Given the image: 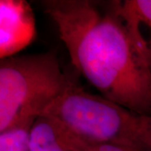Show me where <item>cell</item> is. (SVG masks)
<instances>
[{"label": "cell", "instance_id": "obj_1", "mask_svg": "<svg viewBox=\"0 0 151 151\" xmlns=\"http://www.w3.org/2000/svg\"><path fill=\"white\" fill-rule=\"evenodd\" d=\"M42 5L76 70L104 98L151 114L150 65L111 4L107 10L88 0H48Z\"/></svg>", "mask_w": 151, "mask_h": 151}, {"label": "cell", "instance_id": "obj_2", "mask_svg": "<svg viewBox=\"0 0 151 151\" xmlns=\"http://www.w3.org/2000/svg\"><path fill=\"white\" fill-rule=\"evenodd\" d=\"M41 116L87 140L151 151V114L133 111L82 88L72 78Z\"/></svg>", "mask_w": 151, "mask_h": 151}, {"label": "cell", "instance_id": "obj_3", "mask_svg": "<svg viewBox=\"0 0 151 151\" xmlns=\"http://www.w3.org/2000/svg\"><path fill=\"white\" fill-rule=\"evenodd\" d=\"M54 52L11 56L0 63V132L34 124L68 85Z\"/></svg>", "mask_w": 151, "mask_h": 151}, {"label": "cell", "instance_id": "obj_4", "mask_svg": "<svg viewBox=\"0 0 151 151\" xmlns=\"http://www.w3.org/2000/svg\"><path fill=\"white\" fill-rule=\"evenodd\" d=\"M35 21L30 5L23 0L0 1V56H14L31 43Z\"/></svg>", "mask_w": 151, "mask_h": 151}, {"label": "cell", "instance_id": "obj_5", "mask_svg": "<svg viewBox=\"0 0 151 151\" xmlns=\"http://www.w3.org/2000/svg\"><path fill=\"white\" fill-rule=\"evenodd\" d=\"M135 41L144 49L151 68V0L111 2Z\"/></svg>", "mask_w": 151, "mask_h": 151}, {"label": "cell", "instance_id": "obj_6", "mask_svg": "<svg viewBox=\"0 0 151 151\" xmlns=\"http://www.w3.org/2000/svg\"><path fill=\"white\" fill-rule=\"evenodd\" d=\"M30 151H69L60 139L54 121L40 116L33 124L29 135Z\"/></svg>", "mask_w": 151, "mask_h": 151}, {"label": "cell", "instance_id": "obj_7", "mask_svg": "<svg viewBox=\"0 0 151 151\" xmlns=\"http://www.w3.org/2000/svg\"><path fill=\"white\" fill-rule=\"evenodd\" d=\"M52 120L54 121L57 133L63 145L69 151H139L119 146L97 143L82 139L81 137L72 134L57 121L54 119Z\"/></svg>", "mask_w": 151, "mask_h": 151}, {"label": "cell", "instance_id": "obj_8", "mask_svg": "<svg viewBox=\"0 0 151 151\" xmlns=\"http://www.w3.org/2000/svg\"><path fill=\"white\" fill-rule=\"evenodd\" d=\"M32 125L29 123L19 124L1 131L0 151H30L29 135Z\"/></svg>", "mask_w": 151, "mask_h": 151}]
</instances>
